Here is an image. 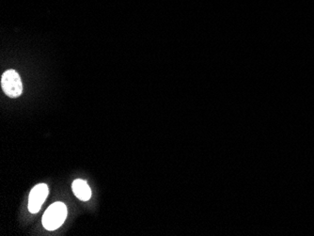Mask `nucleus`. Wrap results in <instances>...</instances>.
Masks as SVG:
<instances>
[{"instance_id":"1","label":"nucleus","mask_w":314,"mask_h":236,"mask_svg":"<svg viewBox=\"0 0 314 236\" xmlns=\"http://www.w3.org/2000/svg\"><path fill=\"white\" fill-rule=\"evenodd\" d=\"M67 218V207L62 202H55L48 207L42 216V225L48 230L60 228Z\"/></svg>"},{"instance_id":"2","label":"nucleus","mask_w":314,"mask_h":236,"mask_svg":"<svg viewBox=\"0 0 314 236\" xmlns=\"http://www.w3.org/2000/svg\"><path fill=\"white\" fill-rule=\"evenodd\" d=\"M1 87L3 92L10 98L19 97L23 92V84L20 76L14 70L6 71L1 78Z\"/></svg>"},{"instance_id":"3","label":"nucleus","mask_w":314,"mask_h":236,"mask_svg":"<svg viewBox=\"0 0 314 236\" xmlns=\"http://www.w3.org/2000/svg\"><path fill=\"white\" fill-rule=\"evenodd\" d=\"M48 196V188L46 184H40L32 189L28 200V210L32 214L40 211V207Z\"/></svg>"},{"instance_id":"4","label":"nucleus","mask_w":314,"mask_h":236,"mask_svg":"<svg viewBox=\"0 0 314 236\" xmlns=\"http://www.w3.org/2000/svg\"><path fill=\"white\" fill-rule=\"evenodd\" d=\"M72 188L74 195L83 202L88 200L92 197V190L86 182L83 180H80V179L76 180L72 184Z\"/></svg>"}]
</instances>
